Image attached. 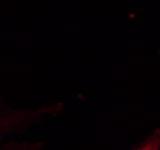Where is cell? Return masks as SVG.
<instances>
[{"instance_id": "cell-1", "label": "cell", "mask_w": 160, "mask_h": 150, "mask_svg": "<svg viewBox=\"0 0 160 150\" xmlns=\"http://www.w3.org/2000/svg\"><path fill=\"white\" fill-rule=\"evenodd\" d=\"M63 102L43 104L39 108H15L0 97V142L23 136L30 127L39 125L46 117H56Z\"/></svg>"}, {"instance_id": "cell-3", "label": "cell", "mask_w": 160, "mask_h": 150, "mask_svg": "<svg viewBox=\"0 0 160 150\" xmlns=\"http://www.w3.org/2000/svg\"><path fill=\"white\" fill-rule=\"evenodd\" d=\"M134 150H160V128L153 131Z\"/></svg>"}, {"instance_id": "cell-2", "label": "cell", "mask_w": 160, "mask_h": 150, "mask_svg": "<svg viewBox=\"0 0 160 150\" xmlns=\"http://www.w3.org/2000/svg\"><path fill=\"white\" fill-rule=\"evenodd\" d=\"M43 141H21L12 138L5 142H0V150H42Z\"/></svg>"}]
</instances>
